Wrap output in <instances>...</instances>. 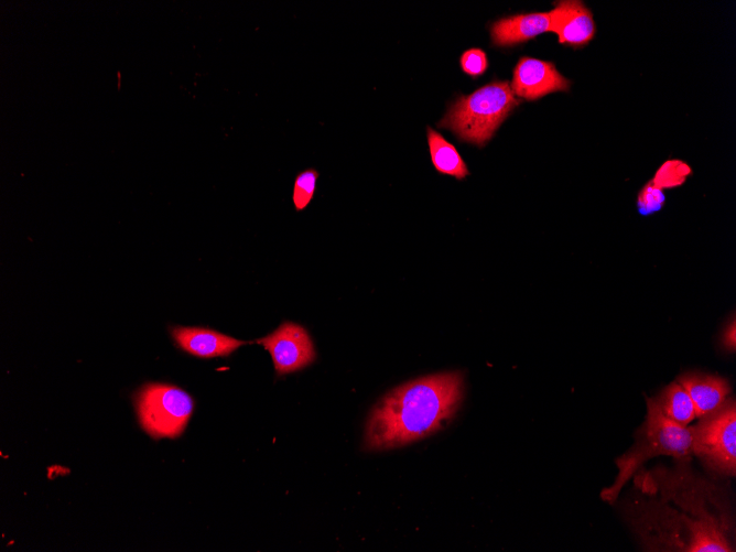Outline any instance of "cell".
<instances>
[{
	"label": "cell",
	"mask_w": 736,
	"mask_h": 552,
	"mask_svg": "<svg viewBox=\"0 0 736 552\" xmlns=\"http://www.w3.org/2000/svg\"><path fill=\"white\" fill-rule=\"evenodd\" d=\"M271 355L278 375L304 368L315 359L313 342L304 327L292 322L281 324L271 334L259 338Z\"/></svg>",
	"instance_id": "obj_7"
},
{
	"label": "cell",
	"mask_w": 736,
	"mask_h": 552,
	"mask_svg": "<svg viewBox=\"0 0 736 552\" xmlns=\"http://www.w3.org/2000/svg\"><path fill=\"white\" fill-rule=\"evenodd\" d=\"M735 321L730 322L724 332L723 344L728 350H734L736 345Z\"/></svg>",
	"instance_id": "obj_19"
},
{
	"label": "cell",
	"mask_w": 736,
	"mask_h": 552,
	"mask_svg": "<svg viewBox=\"0 0 736 552\" xmlns=\"http://www.w3.org/2000/svg\"><path fill=\"white\" fill-rule=\"evenodd\" d=\"M427 143L436 171L458 180L468 175V169L455 147L431 128H427Z\"/></svg>",
	"instance_id": "obj_13"
},
{
	"label": "cell",
	"mask_w": 736,
	"mask_h": 552,
	"mask_svg": "<svg viewBox=\"0 0 736 552\" xmlns=\"http://www.w3.org/2000/svg\"><path fill=\"white\" fill-rule=\"evenodd\" d=\"M193 408L190 394L171 385H147L137 398L140 423L155 439L181 435Z\"/></svg>",
	"instance_id": "obj_6"
},
{
	"label": "cell",
	"mask_w": 736,
	"mask_h": 552,
	"mask_svg": "<svg viewBox=\"0 0 736 552\" xmlns=\"http://www.w3.org/2000/svg\"><path fill=\"white\" fill-rule=\"evenodd\" d=\"M520 101L509 82H493L461 96L439 123L466 142L484 145Z\"/></svg>",
	"instance_id": "obj_4"
},
{
	"label": "cell",
	"mask_w": 736,
	"mask_h": 552,
	"mask_svg": "<svg viewBox=\"0 0 736 552\" xmlns=\"http://www.w3.org/2000/svg\"><path fill=\"white\" fill-rule=\"evenodd\" d=\"M654 401L667 418L680 425L688 426L696 418L692 399L678 381L667 386Z\"/></svg>",
	"instance_id": "obj_14"
},
{
	"label": "cell",
	"mask_w": 736,
	"mask_h": 552,
	"mask_svg": "<svg viewBox=\"0 0 736 552\" xmlns=\"http://www.w3.org/2000/svg\"><path fill=\"white\" fill-rule=\"evenodd\" d=\"M510 87L515 96L534 100L550 93L567 90L570 82L554 64L526 56L516 65Z\"/></svg>",
	"instance_id": "obj_8"
},
{
	"label": "cell",
	"mask_w": 736,
	"mask_h": 552,
	"mask_svg": "<svg viewBox=\"0 0 736 552\" xmlns=\"http://www.w3.org/2000/svg\"><path fill=\"white\" fill-rule=\"evenodd\" d=\"M690 454H692L691 427L667 418L654 399H647V415L635 435V443L616 459L618 474L614 483L602 490L600 497L609 504L616 501L624 485L646 461L652 457L670 455L683 458Z\"/></svg>",
	"instance_id": "obj_3"
},
{
	"label": "cell",
	"mask_w": 736,
	"mask_h": 552,
	"mask_svg": "<svg viewBox=\"0 0 736 552\" xmlns=\"http://www.w3.org/2000/svg\"><path fill=\"white\" fill-rule=\"evenodd\" d=\"M549 31L558 35L559 42L572 46L587 44L595 34L591 11L581 1H559L550 12Z\"/></svg>",
	"instance_id": "obj_9"
},
{
	"label": "cell",
	"mask_w": 736,
	"mask_h": 552,
	"mask_svg": "<svg viewBox=\"0 0 736 552\" xmlns=\"http://www.w3.org/2000/svg\"><path fill=\"white\" fill-rule=\"evenodd\" d=\"M664 203L662 190L657 187L652 181L641 190L638 198L639 212L643 215L659 210Z\"/></svg>",
	"instance_id": "obj_17"
},
{
	"label": "cell",
	"mask_w": 736,
	"mask_h": 552,
	"mask_svg": "<svg viewBox=\"0 0 736 552\" xmlns=\"http://www.w3.org/2000/svg\"><path fill=\"white\" fill-rule=\"evenodd\" d=\"M689 456L672 468L637 472L639 491L628 519L648 551H734V520L728 498L692 473Z\"/></svg>",
	"instance_id": "obj_1"
},
{
	"label": "cell",
	"mask_w": 736,
	"mask_h": 552,
	"mask_svg": "<svg viewBox=\"0 0 736 552\" xmlns=\"http://www.w3.org/2000/svg\"><path fill=\"white\" fill-rule=\"evenodd\" d=\"M677 381L692 399L699 419L717 410L730 393L728 381L719 376L684 374Z\"/></svg>",
	"instance_id": "obj_11"
},
{
	"label": "cell",
	"mask_w": 736,
	"mask_h": 552,
	"mask_svg": "<svg viewBox=\"0 0 736 552\" xmlns=\"http://www.w3.org/2000/svg\"><path fill=\"white\" fill-rule=\"evenodd\" d=\"M464 387L461 371H447L420 377L392 389L369 414L364 448H394L442 430L458 411Z\"/></svg>",
	"instance_id": "obj_2"
},
{
	"label": "cell",
	"mask_w": 736,
	"mask_h": 552,
	"mask_svg": "<svg viewBox=\"0 0 736 552\" xmlns=\"http://www.w3.org/2000/svg\"><path fill=\"white\" fill-rule=\"evenodd\" d=\"M549 12L516 14L496 21L490 29L491 39L497 46H510L526 42L548 32Z\"/></svg>",
	"instance_id": "obj_12"
},
{
	"label": "cell",
	"mask_w": 736,
	"mask_h": 552,
	"mask_svg": "<svg viewBox=\"0 0 736 552\" xmlns=\"http://www.w3.org/2000/svg\"><path fill=\"white\" fill-rule=\"evenodd\" d=\"M690 173L691 169L688 164L679 160H670L660 166L652 183L661 190L679 186Z\"/></svg>",
	"instance_id": "obj_16"
},
{
	"label": "cell",
	"mask_w": 736,
	"mask_h": 552,
	"mask_svg": "<svg viewBox=\"0 0 736 552\" xmlns=\"http://www.w3.org/2000/svg\"><path fill=\"white\" fill-rule=\"evenodd\" d=\"M461 66L469 76H479L487 68L486 54L479 48L468 50L461 57Z\"/></svg>",
	"instance_id": "obj_18"
},
{
	"label": "cell",
	"mask_w": 736,
	"mask_h": 552,
	"mask_svg": "<svg viewBox=\"0 0 736 552\" xmlns=\"http://www.w3.org/2000/svg\"><path fill=\"white\" fill-rule=\"evenodd\" d=\"M692 454L712 472L723 476L736 473V405L734 399L691 427Z\"/></svg>",
	"instance_id": "obj_5"
},
{
	"label": "cell",
	"mask_w": 736,
	"mask_h": 552,
	"mask_svg": "<svg viewBox=\"0 0 736 552\" xmlns=\"http://www.w3.org/2000/svg\"><path fill=\"white\" fill-rule=\"evenodd\" d=\"M171 333L183 350L202 358L228 356L246 344L243 340L204 327L176 326Z\"/></svg>",
	"instance_id": "obj_10"
},
{
	"label": "cell",
	"mask_w": 736,
	"mask_h": 552,
	"mask_svg": "<svg viewBox=\"0 0 736 552\" xmlns=\"http://www.w3.org/2000/svg\"><path fill=\"white\" fill-rule=\"evenodd\" d=\"M318 172L315 169H306L300 172L293 183L292 202L296 212H302L312 202Z\"/></svg>",
	"instance_id": "obj_15"
}]
</instances>
